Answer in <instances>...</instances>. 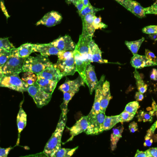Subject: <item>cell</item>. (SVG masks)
Segmentation results:
<instances>
[{"mask_svg": "<svg viewBox=\"0 0 157 157\" xmlns=\"http://www.w3.org/2000/svg\"><path fill=\"white\" fill-rule=\"evenodd\" d=\"M67 121V114L62 113L56 130L52 134L44 148L43 153L48 157H54V155L61 148V139Z\"/></svg>", "mask_w": 157, "mask_h": 157, "instance_id": "1", "label": "cell"}, {"mask_svg": "<svg viewBox=\"0 0 157 157\" xmlns=\"http://www.w3.org/2000/svg\"><path fill=\"white\" fill-rule=\"evenodd\" d=\"M53 65L47 56L41 54L36 57L29 56L25 59L23 73L29 71L38 75Z\"/></svg>", "mask_w": 157, "mask_h": 157, "instance_id": "2", "label": "cell"}, {"mask_svg": "<svg viewBox=\"0 0 157 157\" xmlns=\"http://www.w3.org/2000/svg\"><path fill=\"white\" fill-rule=\"evenodd\" d=\"M25 58L19 57L17 49L12 50V54L8 61L1 67L4 75L23 73V65Z\"/></svg>", "mask_w": 157, "mask_h": 157, "instance_id": "3", "label": "cell"}, {"mask_svg": "<svg viewBox=\"0 0 157 157\" xmlns=\"http://www.w3.org/2000/svg\"><path fill=\"white\" fill-rule=\"evenodd\" d=\"M29 86L17 73L4 75L0 81V87L7 88L22 93L27 91Z\"/></svg>", "mask_w": 157, "mask_h": 157, "instance_id": "4", "label": "cell"}, {"mask_svg": "<svg viewBox=\"0 0 157 157\" xmlns=\"http://www.w3.org/2000/svg\"><path fill=\"white\" fill-rule=\"evenodd\" d=\"M27 92L39 108H42L48 104L52 96V94L47 93L41 89L36 82L29 86Z\"/></svg>", "mask_w": 157, "mask_h": 157, "instance_id": "5", "label": "cell"}, {"mask_svg": "<svg viewBox=\"0 0 157 157\" xmlns=\"http://www.w3.org/2000/svg\"><path fill=\"white\" fill-rule=\"evenodd\" d=\"M92 37L89 34L86 26L82 24V32L79 36V40L76 44L75 49L77 50L81 54L84 61L87 64L91 63L90 61L89 50V44L92 40Z\"/></svg>", "mask_w": 157, "mask_h": 157, "instance_id": "6", "label": "cell"}, {"mask_svg": "<svg viewBox=\"0 0 157 157\" xmlns=\"http://www.w3.org/2000/svg\"><path fill=\"white\" fill-rule=\"evenodd\" d=\"M105 117V113L100 112L88 119V125L85 133L87 135H97L104 131L103 123Z\"/></svg>", "mask_w": 157, "mask_h": 157, "instance_id": "7", "label": "cell"}, {"mask_svg": "<svg viewBox=\"0 0 157 157\" xmlns=\"http://www.w3.org/2000/svg\"><path fill=\"white\" fill-rule=\"evenodd\" d=\"M54 65L60 70L64 77L73 75L77 72L74 55L66 60H58Z\"/></svg>", "mask_w": 157, "mask_h": 157, "instance_id": "8", "label": "cell"}, {"mask_svg": "<svg viewBox=\"0 0 157 157\" xmlns=\"http://www.w3.org/2000/svg\"><path fill=\"white\" fill-rule=\"evenodd\" d=\"M131 13L140 18L146 16L144 7L140 3L133 0H115Z\"/></svg>", "mask_w": 157, "mask_h": 157, "instance_id": "9", "label": "cell"}, {"mask_svg": "<svg viewBox=\"0 0 157 157\" xmlns=\"http://www.w3.org/2000/svg\"><path fill=\"white\" fill-rule=\"evenodd\" d=\"M59 51H74L76 48L75 44L71 37L69 35L59 37L57 39L51 42Z\"/></svg>", "mask_w": 157, "mask_h": 157, "instance_id": "10", "label": "cell"}, {"mask_svg": "<svg viewBox=\"0 0 157 157\" xmlns=\"http://www.w3.org/2000/svg\"><path fill=\"white\" fill-rule=\"evenodd\" d=\"M61 14L57 11H52L45 15L38 21L36 26L44 25L47 27H52L60 24L62 20Z\"/></svg>", "mask_w": 157, "mask_h": 157, "instance_id": "11", "label": "cell"}, {"mask_svg": "<svg viewBox=\"0 0 157 157\" xmlns=\"http://www.w3.org/2000/svg\"><path fill=\"white\" fill-rule=\"evenodd\" d=\"M105 80V76L102 75L100 80L98 81L95 88V100L90 112L87 116V119H89L95 114L100 112V102L101 100V89L103 83Z\"/></svg>", "mask_w": 157, "mask_h": 157, "instance_id": "12", "label": "cell"}, {"mask_svg": "<svg viewBox=\"0 0 157 157\" xmlns=\"http://www.w3.org/2000/svg\"><path fill=\"white\" fill-rule=\"evenodd\" d=\"M64 77L61 72L54 64L37 75L38 77L45 78L59 82Z\"/></svg>", "mask_w": 157, "mask_h": 157, "instance_id": "13", "label": "cell"}, {"mask_svg": "<svg viewBox=\"0 0 157 157\" xmlns=\"http://www.w3.org/2000/svg\"><path fill=\"white\" fill-rule=\"evenodd\" d=\"M88 125V123L87 116L81 117L71 128H68V129L70 131L71 137L69 138V140L66 141V143L72 141L75 136L78 135L81 133L86 131Z\"/></svg>", "mask_w": 157, "mask_h": 157, "instance_id": "14", "label": "cell"}, {"mask_svg": "<svg viewBox=\"0 0 157 157\" xmlns=\"http://www.w3.org/2000/svg\"><path fill=\"white\" fill-rule=\"evenodd\" d=\"M85 82L82 77L79 76V77L75 80H69L67 79L60 86L59 89L63 93L71 91H79V88L81 86H85Z\"/></svg>", "mask_w": 157, "mask_h": 157, "instance_id": "15", "label": "cell"}, {"mask_svg": "<svg viewBox=\"0 0 157 157\" xmlns=\"http://www.w3.org/2000/svg\"><path fill=\"white\" fill-rule=\"evenodd\" d=\"M86 84L88 87L90 95H92L98 81L95 73V67L90 64L87 65L86 71Z\"/></svg>", "mask_w": 157, "mask_h": 157, "instance_id": "16", "label": "cell"}, {"mask_svg": "<svg viewBox=\"0 0 157 157\" xmlns=\"http://www.w3.org/2000/svg\"><path fill=\"white\" fill-rule=\"evenodd\" d=\"M101 53L102 52L98 45L92 40L90 43L89 50V59L91 63L98 62L101 64L108 63L107 60L102 59Z\"/></svg>", "mask_w": 157, "mask_h": 157, "instance_id": "17", "label": "cell"}, {"mask_svg": "<svg viewBox=\"0 0 157 157\" xmlns=\"http://www.w3.org/2000/svg\"><path fill=\"white\" fill-rule=\"evenodd\" d=\"M59 51L51 44H33V52H39L43 56L58 55Z\"/></svg>", "mask_w": 157, "mask_h": 157, "instance_id": "18", "label": "cell"}, {"mask_svg": "<svg viewBox=\"0 0 157 157\" xmlns=\"http://www.w3.org/2000/svg\"><path fill=\"white\" fill-rule=\"evenodd\" d=\"M112 99L110 90V84L109 81H104L101 89V100L100 102V111L105 113L106 109Z\"/></svg>", "mask_w": 157, "mask_h": 157, "instance_id": "19", "label": "cell"}, {"mask_svg": "<svg viewBox=\"0 0 157 157\" xmlns=\"http://www.w3.org/2000/svg\"><path fill=\"white\" fill-rule=\"evenodd\" d=\"M131 64L135 69H141L147 66L157 65L156 64L147 59L145 55H139L137 53L134 54L132 57Z\"/></svg>", "mask_w": 157, "mask_h": 157, "instance_id": "20", "label": "cell"}, {"mask_svg": "<svg viewBox=\"0 0 157 157\" xmlns=\"http://www.w3.org/2000/svg\"><path fill=\"white\" fill-rule=\"evenodd\" d=\"M74 55L76 63V71L82 77L83 80L86 83V71L87 64L84 61L81 54L77 50L75 49L74 51Z\"/></svg>", "mask_w": 157, "mask_h": 157, "instance_id": "21", "label": "cell"}, {"mask_svg": "<svg viewBox=\"0 0 157 157\" xmlns=\"http://www.w3.org/2000/svg\"><path fill=\"white\" fill-rule=\"evenodd\" d=\"M24 100L21 101L19 106V110L17 118V129H18V138L16 146L18 145L20 140V134L26 126L27 114L24 111L22 108Z\"/></svg>", "mask_w": 157, "mask_h": 157, "instance_id": "22", "label": "cell"}, {"mask_svg": "<svg viewBox=\"0 0 157 157\" xmlns=\"http://www.w3.org/2000/svg\"><path fill=\"white\" fill-rule=\"evenodd\" d=\"M36 83L41 89L49 94H52L57 86L58 82L45 78L38 77Z\"/></svg>", "mask_w": 157, "mask_h": 157, "instance_id": "23", "label": "cell"}, {"mask_svg": "<svg viewBox=\"0 0 157 157\" xmlns=\"http://www.w3.org/2000/svg\"><path fill=\"white\" fill-rule=\"evenodd\" d=\"M124 128L122 125L113 129V133L111 135V147L112 151H114L117 147V144L120 139L122 137V134Z\"/></svg>", "mask_w": 157, "mask_h": 157, "instance_id": "24", "label": "cell"}, {"mask_svg": "<svg viewBox=\"0 0 157 157\" xmlns=\"http://www.w3.org/2000/svg\"><path fill=\"white\" fill-rule=\"evenodd\" d=\"M96 17V14H89L86 15L84 18L82 19V24L85 25L89 34L92 37L94 36V33L96 30L93 26V21Z\"/></svg>", "mask_w": 157, "mask_h": 157, "instance_id": "25", "label": "cell"}, {"mask_svg": "<svg viewBox=\"0 0 157 157\" xmlns=\"http://www.w3.org/2000/svg\"><path fill=\"white\" fill-rule=\"evenodd\" d=\"M18 56L21 58H26L29 57L33 52V44L26 43L17 48Z\"/></svg>", "mask_w": 157, "mask_h": 157, "instance_id": "26", "label": "cell"}, {"mask_svg": "<svg viewBox=\"0 0 157 157\" xmlns=\"http://www.w3.org/2000/svg\"><path fill=\"white\" fill-rule=\"evenodd\" d=\"M119 115L105 117L103 123V131H107L113 128L116 124L120 123Z\"/></svg>", "mask_w": 157, "mask_h": 157, "instance_id": "27", "label": "cell"}, {"mask_svg": "<svg viewBox=\"0 0 157 157\" xmlns=\"http://www.w3.org/2000/svg\"><path fill=\"white\" fill-rule=\"evenodd\" d=\"M145 40L144 37L135 41H125V44L133 55L137 54L143 42Z\"/></svg>", "mask_w": 157, "mask_h": 157, "instance_id": "28", "label": "cell"}, {"mask_svg": "<svg viewBox=\"0 0 157 157\" xmlns=\"http://www.w3.org/2000/svg\"><path fill=\"white\" fill-rule=\"evenodd\" d=\"M134 74L136 80V84L138 91L143 94L146 93L147 89V84H146L144 80L142 79L139 72L136 70V69H135Z\"/></svg>", "mask_w": 157, "mask_h": 157, "instance_id": "29", "label": "cell"}, {"mask_svg": "<svg viewBox=\"0 0 157 157\" xmlns=\"http://www.w3.org/2000/svg\"><path fill=\"white\" fill-rule=\"evenodd\" d=\"M76 93L77 91H74L63 93V102L60 106L62 113L67 114L68 103Z\"/></svg>", "mask_w": 157, "mask_h": 157, "instance_id": "30", "label": "cell"}, {"mask_svg": "<svg viewBox=\"0 0 157 157\" xmlns=\"http://www.w3.org/2000/svg\"><path fill=\"white\" fill-rule=\"evenodd\" d=\"M137 118L139 122L143 121L144 122H146L153 121V116L155 115L154 111L153 109L150 111L149 112L144 111H140L137 112Z\"/></svg>", "mask_w": 157, "mask_h": 157, "instance_id": "31", "label": "cell"}, {"mask_svg": "<svg viewBox=\"0 0 157 157\" xmlns=\"http://www.w3.org/2000/svg\"><path fill=\"white\" fill-rule=\"evenodd\" d=\"M157 128V121L152 125L150 129L147 131V133L145 137L144 146L145 147H150L153 143L152 137L155 134V131Z\"/></svg>", "mask_w": 157, "mask_h": 157, "instance_id": "32", "label": "cell"}, {"mask_svg": "<svg viewBox=\"0 0 157 157\" xmlns=\"http://www.w3.org/2000/svg\"><path fill=\"white\" fill-rule=\"evenodd\" d=\"M21 79L29 85H32L36 82L38 79L37 75L29 71L25 72Z\"/></svg>", "mask_w": 157, "mask_h": 157, "instance_id": "33", "label": "cell"}, {"mask_svg": "<svg viewBox=\"0 0 157 157\" xmlns=\"http://www.w3.org/2000/svg\"><path fill=\"white\" fill-rule=\"evenodd\" d=\"M104 8H96L92 6L90 3H89L88 5L86 7H84L80 12L78 13L79 16L81 18V19H83L85 16L88 14H96L98 11L103 10Z\"/></svg>", "mask_w": 157, "mask_h": 157, "instance_id": "34", "label": "cell"}, {"mask_svg": "<svg viewBox=\"0 0 157 157\" xmlns=\"http://www.w3.org/2000/svg\"><path fill=\"white\" fill-rule=\"evenodd\" d=\"M77 147L73 149L61 148L54 155V157H71L78 149Z\"/></svg>", "mask_w": 157, "mask_h": 157, "instance_id": "35", "label": "cell"}, {"mask_svg": "<svg viewBox=\"0 0 157 157\" xmlns=\"http://www.w3.org/2000/svg\"><path fill=\"white\" fill-rule=\"evenodd\" d=\"M12 50L6 49L3 48H0V67H2L11 56Z\"/></svg>", "mask_w": 157, "mask_h": 157, "instance_id": "36", "label": "cell"}, {"mask_svg": "<svg viewBox=\"0 0 157 157\" xmlns=\"http://www.w3.org/2000/svg\"><path fill=\"white\" fill-rule=\"evenodd\" d=\"M140 107L138 101H134L130 102L126 105L124 111L129 113L136 114L137 112V110Z\"/></svg>", "mask_w": 157, "mask_h": 157, "instance_id": "37", "label": "cell"}, {"mask_svg": "<svg viewBox=\"0 0 157 157\" xmlns=\"http://www.w3.org/2000/svg\"><path fill=\"white\" fill-rule=\"evenodd\" d=\"M135 115V114L129 113L124 110L120 115H119L120 122H128L130 121L133 119Z\"/></svg>", "mask_w": 157, "mask_h": 157, "instance_id": "38", "label": "cell"}, {"mask_svg": "<svg viewBox=\"0 0 157 157\" xmlns=\"http://www.w3.org/2000/svg\"><path fill=\"white\" fill-rule=\"evenodd\" d=\"M0 48H3L8 50L13 49L15 47L10 42L8 39V38H0Z\"/></svg>", "mask_w": 157, "mask_h": 157, "instance_id": "39", "label": "cell"}, {"mask_svg": "<svg viewBox=\"0 0 157 157\" xmlns=\"http://www.w3.org/2000/svg\"><path fill=\"white\" fill-rule=\"evenodd\" d=\"M73 51H59L58 54V60H64L74 56Z\"/></svg>", "mask_w": 157, "mask_h": 157, "instance_id": "40", "label": "cell"}, {"mask_svg": "<svg viewBox=\"0 0 157 157\" xmlns=\"http://www.w3.org/2000/svg\"><path fill=\"white\" fill-rule=\"evenodd\" d=\"M93 26L96 30V29H105L108 27V26L101 21V18L100 17H96L95 18L94 21H93Z\"/></svg>", "mask_w": 157, "mask_h": 157, "instance_id": "41", "label": "cell"}, {"mask_svg": "<svg viewBox=\"0 0 157 157\" xmlns=\"http://www.w3.org/2000/svg\"><path fill=\"white\" fill-rule=\"evenodd\" d=\"M144 13L145 14H157V0L151 6L144 8Z\"/></svg>", "mask_w": 157, "mask_h": 157, "instance_id": "42", "label": "cell"}, {"mask_svg": "<svg viewBox=\"0 0 157 157\" xmlns=\"http://www.w3.org/2000/svg\"><path fill=\"white\" fill-rule=\"evenodd\" d=\"M142 31L145 34H155L157 33V26H147L142 29Z\"/></svg>", "mask_w": 157, "mask_h": 157, "instance_id": "43", "label": "cell"}, {"mask_svg": "<svg viewBox=\"0 0 157 157\" xmlns=\"http://www.w3.org/2000/svg\"><path fill=\"white\" fill-rule=\"evenodd\" d=\"M145 56L147 59L157 64V58L155 54L148 49L145 50Z\"/></svg>", "mask_w": 157, "mask_h": 157, "instance_id": "44", "label": "cell"}, {"mask_svg": "<svg viewBox=\"0 0 157 157\" xmlns=\"http://www.w3.org/2000/svg\"><path fill=\"white\" fill-rule=\"evenodd\" d=\"M13 148V147H11L7 148H2L0 147V157H7L9 152Z\"/></svg>", "mask_w": 157, "mask_h": 157, "instance_id": "45", "label": "cell"}, {"mask_svg": "<svg viewBox=\"0 0 157 157\" xmlns=\"http://www.w3.org/2000/svg\"><path fill=\"white\" fill-rule=\"evenodd\" d=\"M129 129L131 133H133L137 131L138 130L137 124L135 122H133L129 124Z\"/></svg>", "mask_w": 157, "mask_h": 157, "instance_id": "46", "label": "cell"}, {"mask_svg": "<svg viewBox=\"0 0 157 157\" xmlns=\"http://www.w3.org/2000/svg\"><path fill=\"white\" fill-rule=\"evenodd\" d=\"M135 157H150L147 151H140L137 150Z\"/></svg>", "mask_w": 157, "mask_h": 157, "instance_id": "47", "label": "cell"}, {"mask_svg": "<svg viewBox=\"0 0 157 157\" xmlns=\"http://www.w3.org/2000/svg\"><path fill=\"white\" fill-rule=\"evenodd\" d=\"M150 157H157V147L150 148L146 150Z\"/></svg>", "mask_w": 157, "mask_h": 157, "instance_id": "48", "label": "cell"}, {"mask_svg": "<svg viewBox=\"0 0 157 157\" xmlns=\"http://www.w3.org/2000/svg\"><path fill=\"white\" fill-rule=\"evenodd\" d=\"M150 78L151 80L157 81V70L153 69L150 73Z\"/></svg>", "mask_w": 157, "mask_h": 157, "instance_id": "49", "label": "cell"}, {"mask_svg": "<svg viewBox=\"0 0 157 157\" xmlns=\"http://www.w3.org/2000/svg\"><path fill=\"white\" fill-rule=\"evenodd\" d=\"M135 98L136 101H142L144 99V94L138 91L136 93Z\"/></svg>", "mask_w": 157, "mask_h": 157, "instance_id": "50", "label": "cell"}, {"mask_svg": "<svg viewBox=\"0 0 157 157\" xmlns=\"http://www.w3.org/2000/svg\"><path fill=\"white\" fill-rule=\"evenodd\" d=\"M152 109L154 110V114L156 115L157 118V107L155 101H153V104H152Z\"/></svg>", "mask_w": 157, "mask_h": 157, "instance_id": "51", "label": "cell"}, {"mask_svg": "<svg viewBox=\"0 0 157 157\" xmlns=\"http://www.w3.org/2000/svg\"><path fill=\"white\" fill-rule=\"evenodd\" d=\"M149 37L155 41H157V33L149 35Z\"/></svg>", "mask_w": 157, "mask_h": 157, "instance_id": "52", "label": "cell"}, {"mask_svg": "<svg viewBox=\"0 0 157 157\" xmlns=\"http://www.w3.org/2000/svg\"><path fill=\"white\" fill-rule=\"evenodd\" d=\"M82 3H83V5H84V8L87 6L90 3L89 0H82Z\"/></svg>", "mask_w": 157, "mask_h": 157, "instance_id": "53", "label": "cell"}, {"mask_svg": "<svg viewBox=\"0 0 157 157\" xmlns=\"http://www.w3.org/2000/svg\"><path fill=\"white\" fill-rule=\"evenodd\" d=\"M3 76V73L2 72V69H1V67H0V81H1V79L2 78Z\"/></svg>", "mask_w": 157, "mask_h": 157, "instance_id": "54", "label": "cell"}, {"mask_svg": "<svg viewBox=\"0 0 157 157\" xmlns=\"http://www.w3.org/2000/svg\"><path fill=\"white\" fill-rule=\"evenodd\" d=\"M2 0H0V1H1V2H2Z\"/></svg>", "mask_w": 157, "mask_h": 157, "instance_id": "55", "label": "cell"}, {"mask_svg": "<svg viewBox=\"0 0 157 157\" xmlns=\"http://www.w3.org/2000/svg\"><path fill=\"white\" fill-rule=\"evenodd\" d=\"M156 107H157V105H156Z\"/></svg>", "mask_w": 157, "mask_h": 157, "instance_id": "56", "label": "cell"}, {"mask_svg": "<svg viewBox=\"0 0 157 157\" xmlns=\"http://www.w3.org/2000/svg\"></svg>", "mask_w": 157, "mask_h": 157, "instance_id": "57", "label": "cell"}]
</instances>
